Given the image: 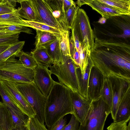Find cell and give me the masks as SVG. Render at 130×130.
Here are the masks:
<instances>
[{"label": "cell", "instance_id": "cell-1", "mask_svg": "<svg viewBox=\"0 0 130 130\" xmlns=\"http://www.w3.org/2000/svg\"><path fill=\"white\" fill-rule=\"evenodd\" d=\"M94 40L90 57L104 78L112 75L130 79V45L111 39H100L95 35Z\"/></svg>", "mask_w": 130, "mask_h": 130}, {"label": "cell", "instance_id": "cell-2", "mask_svg": "<svg viewBox=\"0 0 130 130\" xmlns=\"http://www.w3.org/2000/svg\"><path fill=\"white\" fill-rule=\"evenodd\" d=\"M71 92L64 85L55 81L46 97L44 108L45 122L48 129L65 116L73 115Z\"/></svg>", "mask_w": 130, "mask_h": 130}, {"label": "cell", "instance_id": "cell-3", "mask_svg": "<svg viewBox=\"0 0 130 130\" xmlns=\"http://www.w3.org/2000/svg\"><path fill=\"white\" fill-rule=\"evenodd\" d=\"M15 55L0 62V81L30 83L34 81V70L25 67Z\"/></svg>", "mask_w": 130, "mask_h": 130}, {"label": "cell", "instance_id": "cell-4", "mask_svg": "<svg viewBox=\"0 0 130 130\" xmlns=\"http://www.w3.org/2000/svg\"><path fill=\"white\" fill-rule=\"evenodd\" d=\"M12 82L32 108L36 113L35 117L40 123L44 124L46 97L41 92L34 81L30 83Z\"/></svg>", "mask_w": 130, "mask_h": 130}, {"label": "cell", "instance_id": "cell-5", "mask_svg": "<svg viewBox=\"0 0 130 130\" xmlns=\"http://www.w3.org/2000/svg\"><path fill=\"white\" fill-rule=\"evenodd\" d=\"M111 109L101 97L92 101L86 117L78 130H103L106 119Z\"/></svg>", "mask_w": 130, "mask_h": 130}, {"label": "cell", "instance_id": "cell-6", "mask_svg": "<svg viewBox=\"0 0 130 130\" xmlns=\"http://www.w3.org/2000/svg\"><path fill=\"white\" fill-rule=\"evenodd\" d=\"M63 62H53L49 67L50 72L57 77L59 82L73 92H78L76 69L77 66L71 56L62 55Z\"/></svg>", "mask_w": 130, "mask_h": 130}, {"label": "cell", "instance_id": "cell-7", "mask_svg": "<svg viewBox=\"0 0 130 130\" xmlns=\"http://www.w3.org/2000/svg\"><path fill=\"white\" fill-rule=\"evenodd\" d=\"M72 28L76 32L80 42L87 47L90 52L94 45V35L84 9H78Z\"/></svg>", "mask_w": 130, "mask_h": 130}, {"label": "cell", "instance_id": "cell-8", "mask_svg": "<svg viewBox=\"0 0 130 130\" xmlns=\"http://www.w3.org/2000/svg\"><path fill=\"white\" fill-rule=\"evenodd\" d=\"M106 78L112 91V99L111 113L114 120L121 100L130 89V79L112 75Z\"/></svg>", "mask_w": 130, "mask_h": 130}, {"label": "cell", "instance_id": "cell-9", "mask_svg": "<svg viewBox=\"0 0 130 130\" xmlns=\"http://www.w3.org/2000/svg\"><path fill=\"white\" fill-rule=\"evenodd\" d=\"M0 84L11 101L29 117L35 116L36 113L32 108L11 82L1 81Z\"/></svg>", "mask_w": 130, "mask_h": 130}, {"label": "cell", "instance_id": "cell-10", "mask_svg": "<svg viewBox=\"0 0 130 130\" xmlns=\"http://www.w3.org/2000/svg\"><path fill=\"white\" fill-rule=\"evenodd\" d=\"M36 15L38 22L57 29L62 32L63 29L53 16L43 0H29Z\"/></svg>", "mask_w": 130, "mask_h": 130}, {"label": "cell", "instance_id": "cell-11", "mask_svg": "<svg viewBox=\"0 0 130 130\" xmlns=\"http://www.w3.org/2000/svg\"><path fill=\"white\" fill-rule=\"evenodd\" d=\"M34 81L42 93L47 97L54 83L48 68L37 64L34 70Z\"/></svg>", "mask_w": 130, "mask_h": 130}, {"label": "cell", "instance_id": "cell-12", "mask_svg": "<svg viewBox=\"0 0 130 130\" xmlns=\"http://www.w3.org/2000/svg\"><path fill=\"white\" fill-rule=\"evenodd\" d=\"M104 77L101 72L93 65L91 69L88 80L87 98L92 101L101 97Z\"/></svg>", "mask_w": 130, "mask_h": 130}, {"label": "cell", "instance_id": "cell-13", "mask_svg": "<svg viewBox=\"0 0 130 130\" xmlns=\"http://www.w3.org/2000/svg\"><path fill=\"white\" fill-rule=\"evenodd\" d=\"M71 99L73 110V115L82 124L90 107L92 100L85 97L78 92L72 91Z\"/></svg>", "mask_w": 130, "mask_h": 130}, {"label": "cell", "instance_id": "cell-14", "mask_svg": "<svg viewBox=\"0 0 130 130\" xmlns=\"http://www.w3.org/2000/svg\"><path fill=\"white\" fill-rule=\"evenodd\" d=\"M86 4L90 6L93 9L100 14L102 17L106 19L112 17L126 15L124 13L99 2L98 0H86Z\"/></svg>", "mask_w": 130, "mask_h": 130}, {"label": "cell", "instance_id": "cell-15", "mask_svg": "<svg viewBox=\"0 0 130 130\" xmlns=\"http://www.w3.org/2000/svg\"><path fill=\"white\" fill-rule=\"evenodd\" d=\"M43 1L64 31L69 30L66 25L63 0H43Z\"/></svg>", "mask_w": 130, "mask_h": 130}, {"label": "cell", "instance_id": "cell-16", "mask_svg": "<svg viewBox=\"0 0 130 130\" xmlns=\"http://www.w3.org/2000/svg\"><path fill=\"white\" fill-rule=\"evenodd\" d=\"M130 119V89L126 92L120 102L113 122L127 123Z\"/></svg>", "mask_w": 130, "mask_h": 130}, {"label": "cell", "instance_id": "cell-17", "mask_svg": "<svg viewBox=\"0 0 130 130\" xmlns=\"http://www.w3.org/2000/svg\"><path fill=\"white\" fill-rule=\"evenodd\" d=\"M93 65L90 56L88 64L82 74L80 67L77 66L76 69L79 88L78 92L82 96L87 98L89 78L91 69Z\"/></svg>", "mask_w": 130, "mask_h": 130}, {"label": "cell", "instance_id": "cell-18", "mask_svg": "<svg viewBox=\"0 0 130 130\" xmlns=\"http://www.w3.org/2000/svg\"><path fill=\"white\" fill-rule=\"evenodd\" d=\"M37 64L48 68L52 64L53 60L46 48L43 46H38L30 52Z\"/></svg>", "mask_w": 130, "mask_h": 130}, {"label": "cell", "instance_id": "cell-19", "mask_svg": "<svg viewBox=\"0 0 130 130\" xmlns=\"http://www.w3.org/2000/svg\"><path fill=\"white\" fill-rule=\"evenodd\" d=\"M21 7L18 8L17 12L19 17L27 20L38 22L37 17L29 0H17Z\"/></svg>", "mask_w": 130, "mask_h": 130}, {"label": "cell", "instance_id": "cell-20", "mask_svg": "<svg viewBox=\"0 0 130 130\" xmlns=\"http://www.w3.org/2000/svg\"><path fill=\"white\" fill-rule=\"evenodd\" d=\"M42 46L46 49L52 59L53 62H63L62 54L60 45V38Z\"/></svg>", "mask_w": 130, "mask_h": 130}, {"label": "cell", "instance_id": "cell-21", "mask_svg": "<svg viewBox=\"0 0 130 130\" xmlns=\"http://www.w3.org/2000/svg\"><path fill=\"white\" fill-rule=\"evenodd\" d=\"M23 19L19 16L17 9L11 13L0 15V24L13 25L28 27V25L23 21Z\"/></svg>", "mask_w": 130, "mask_h": 130}, {"label": "cell", "instance_id": "cell-22", "mask_svg": "<svg viewBox=\"0 0 130 130\" xmlns=\"http://www.w3.org/2000/svg\"><path fill=\"white\" fill-rule=\"evenodd\" d=\"M36 35L34 44L35 48L42 46L54 41L60 37L47 31L36 30Z\"/></svg>", "mask_w": 130, "mask_h": 130}, {"label": "cell", "instance_id": "cell-23", "mask_svg": "<svg viewBox=\"0 0 130 130\" xmlns=\"http://www.w3.org/2000/svg\"><path fill=\"white\" fill-rule=\"evenodd\" d=\"M125 13L130 16V0H98Z\"/></svg>", "mask_w": 130, "mask_h": 130}, {"label": "cell", "instance_id": "cell-24", "mask_svg": "<svg viewBox=\"0 0 130 130\" xmlns=\"http://www.w3.org/2000/svg\"><path fill=\"white\" fill-rule=\"evenodd\" d=\"M23 21L28 25V27L36 30L49 32L59 37H60V34L63 32L57 29L43 23L23 19Z\"/></svg>", "mask_w": 130, "mask_h": 130}, {"label": "cell", "instance_id": "cell-25", "mask_svg": "<svg viewBox=\"0 0 130 130\" xmlns=\"http://www.w3.org/2000/svg\"><path fill=\"white\" fill-rule=\"evenodd\" d=\"M25 41H19L11 45L0 54V62L4 61L11 56L15 55L21 51Z\"/></svg>", "mask_w": 130, "mask_h": 130}, {"label": "cell", "instance_id": "cell-26", "mask_svg": "<svg viewBox=\"0 0 130 130\" xmlns=\"http://www.w3.org/2000/svg\"><path fill=\"white\" fill-rule=\"evenodd\" d=\"M15 57L19 58V60L25 67L34 70L37 64L33 56L23 51H21L16 55Z\"/></svg>", "mask_w": 130, "mask_h": 130}, {"label": "cell", "instance_id": "cell-27", "mask_svg": "<svg viewBox=\"0 0 130 130\" xmlns=\"http://www.w3.org/2000/svg\"><path fill=\"white\" fill-rule=\"evenodd\" d=\"M69 30L63 32L60 35V45L63 55L71 56L69 47Z\"/></svg>", "mask_w": 130, "mask_h": 130}, {"label": "cell", "instance_id": "cell-28", "mask_svg": "<svg viewBox=\"0 0 130 130\" xmlns=\"http://www.w3.org/2000/svg\"><path fill=\"white\" fill-rule=\"evenodd\" d=\"M101 94V96L111 109L112 99V92L110 84L107 78H104Z\"/></svg>", "mask_w": 130, "mask_h": 130}, {"label": "cell", "instance_id": "cell-29", "mask_svg": "<svg viewBox=\"0 0 130 130\" xmlns=\"http://www.w3.org/2000/svg\"><path fill=\"white\" fill-rule=\"evenodd\" d=\"M7 107L10 112L15 128H20L26 126L29 117L24 114H17L10 108Z\"/></svg>", "mask_w": 130, "mask_h": 130}, {"label": "cell", "instance_id": "cell-30", "mask_svg": "<svg viewBox=\"0 0 130 130\" xmlns=\"http://www.w3.org/2000/svg\"><path fill=\"white\" fill-rule=\"evenodd\" d=\"M79 8V7L78 6H72L65 13L66 24L68 29H71L73 27Z\"/></svg>", "mask_w": 130, "mask_h": 130}, {"label": "cell", "instance_id": "cell-31", "mask_svg": "<svg viewBox=\"0 0 130 130\" xmlns=\"http://www.w3.org/2000/svg\"><path fill=\"white\" fill-rule=\"evenodd\" d=\"M6 31L32 34V30L26 27L13 25L0 24V31Z\"/></svg>", "mask_w": 130, "mask_h": 130}, {"label": "cell", "instance_id": "cell-32", "mask_svg": "<svg viewBox=\"0 0 130 130\" xmlns=\"http://www.w3.org/2000/svg\"><path fill=\"white\" fill-rule=\"evenodd\" d=\"M0 95L3 102L16 113L19 114L24 113L21 109L11 101L6 93L0 84Z\"/></svg>", "mask_w": 130, "mask_h": 130}, {"label": "cell", "instance_id": "cell-33", "mask_svg": "<svg viewBox=\"0 0 130 130\" xmlns=\"http://www.w3.org/2000/svg\"><path fill=\"white\" fill-rule=\"evenodd\" d=\"M26 126L28 130H48L44 124L40 123L35 116L28 117Z\"/></svg>", "mask_w": 130, "mask_h": 130}, {"label": "cell", "instance_id": "cell-34", "mask_svg": "<svg viewBox=\"0 0 130 130\" xmlns=\"http://www.w3.org/2000/svg\"><path fill=\"white\" fill-rule=\"evenodd\" d=\"M20 33L0 37V46L11 45L18 41Z\"/></svg>", "mask_w": 130, "mask_h": 130}, {"label": "cell", "instance_id": "cell-35", "mask_svg": "<svg viewBox=\"0 0 130 130\" xmlns=\"http://www.w3.org/2000/svg\"><path fill=\"white\" fill-rule=\"evenodd\" d=\"M17 10L11 6L7 0L0 2V15L14 12Z\"/></svg>", "mask_w": 130, "mask_h": 130}, {"label": "cell", "instance_id": "cell-36", "mask_svg": "<svg viewBox=\"0 0 130 130\" xmlns=\"http://www.w3.org/2000/svg\"><path fill=\"white\" fill-rule=\"evenodd\" d=\"M79 123L75 117L72 115L69 123L62 130H78Z\"/></svg>", "mask_w": 130, "mask_h": 130}, {"label": "cell", "instance_id": "cell-37", "mask_svg": "<svg viewBox=\"0 0 130 130\" xmlns=\"http://www.w3.org/2000/svg\"><path fill=\"white\" fill-rule=\"evenodd\" d=\"M67 125V119L66 117L60 119L48 130H62Z\"/></svg>", "mask_w": 130, "mask_h": 130}, {"label": "cell", "instance_id": "cell-38", "mask_svg": "<svg viewBox=\"0 0 130 130\" xmlns=\"http://www.w3.org/2000/svg\"><path fill=\"white\" fill-rule=\"evenodd\" d=\"M127 124L126 122L121 123L113 122L111 123L107 129L108 130H126Z\"/></svg>", "mask_w": 130, "mask_h": 130}, {"label": "cell", "instance_id": "cell-39", "mask_svg": "<svg viewBox=\"0 0 130 130\" xmlns=\"http://www.w3.org/2000/svg\"><path fill=\"white\" fill-rule=\"evenodd\" d=\"M63 7L65 13L71 7L76 6V3L72 0H63Z\"/></svg>", "mask_w": 130, "mask_h": 130}, {"label": "cell", "instance_id": "cell-40", "mask_svg": "<svg viewBox=\"0 0 130 130\" xmlns=\"http://www.w3.org/2000/svg\"><path fill=\"white\" fill-rule=\"evenodd\" d=\"M69 47L70 54L71 56L73 54L75 48L73 37L72 35L70 38H69Z\"/></svg>", "mask_w": 130, "mask_h": 130}, {"label": "cell", "instance_id": "cell-41", "mask_svg": "<svg viewBox=\"0 0 130 130\" xmlns=\"http://www.w3.org/2000/svg\"><path fill=\"white\" fill-rule=\"evenodd\" d=\"M19 33L20 32L9 31H0V37L2 36L15 34Z\"/></svg>", "mask_w": 130, "mask_h": 130}, {"label": "cell", "instance_id": "cell-42", "mask_svg": "<svg viewBox=\"0 0 130 130\" xmlns=\"http://www.w3.org/2000/svg\"><path fill=\"white\" fill-rule=\"evenodd\" d=\"M79 7H81L82 5L86 4V0H78L76 3Z\"/></svg>", "mask_w": 130, "mask_h": 130}, {"label": "cell", "instance_id": "cell-43", "mask_svg": "<svg viewBox=\"0 0 130 130\" xmlns=\"http://www.w3.org/2000/svg\"><path fill=\"white\" fill-rule=\"evenodd\" d=\"M10 46L11 45H7L0 46V54Z\"/></svg>", "mask_w": 130, "mask_h": 130}, {"label": "cell", "instance_id": "cell-44", "mask_svg": "<svg viewBox=\"0 0 130 130\" xmlns=\"http://www.w3.org/2000/svg\"><path fill=\"white\" fill-rule=\"evenodd\" d=\"M8 1L10 5L12 7L15 8L16 6V3L17 2V0H9Z\"/></svg>", "mask_w": 130, "mask_h": 130}, {"label": "cell", "instance_id": "cell-45", "mask_svg": "<svg viewBox=\"0 0 130 130\" xmlns=\"http://www.w3.org/2000/svg\"><path fill=\"white\" fill-rule=\"evenodd\" d=\"M106 20V19L102 17L99 20L98 22L101 24H104L105 23Z\"/></svg>", "mask_w": 130, "mask_h": 130}, {"label": "cell", "instance_id": "cell-46", "mask_svg": "<svg viewBox=\"0 0 130 130\" xmlns=\"http://www.w3.org/2000/svg\"><path fill=\"white\" fill-rule=\"evenodd\" d=\"M11 130H28L26 127L25 126L20 128H15Z\"/></svg>", "mask_w": 130, "mask_h": 130}, {"label": "cell", "instance_id": "cell-47", "mask_svg": "<svg viewBox=\"0 0 130 130\" xmlns=\"http://www.w3.org/2000/svg\"><path fill=\"white\" fill-rule=\"evenodd\" d=\"M129 123L128 125H127L126 130H130V120L128 121Z\"/></svg>", "mask_w": 130, "mask_h": 130}]
</instances>
